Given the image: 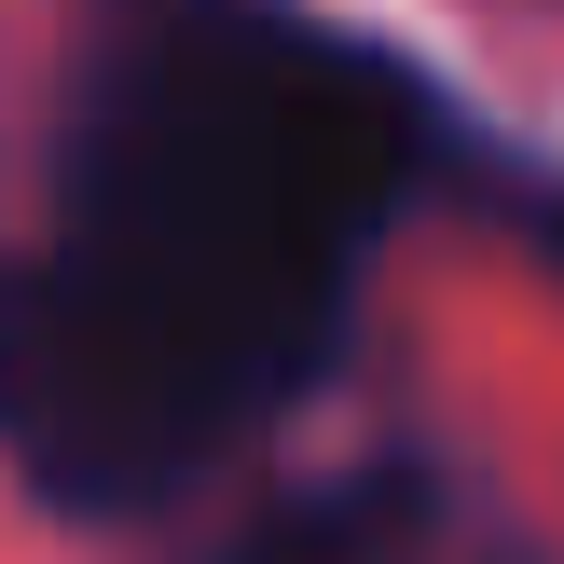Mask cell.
<instances>
[{
    "mask_svg": "<svg viewBox=\"0 0 564 564\" xmlns=\"http://www.w3.org/2000/svg\"><path fill=\"white\" fill-rule=\"evenodd\" d=\"M468 165L441 83L303 0H124L0 248V455L124 523L235 468L358 345L372 248Z\"/></svg>",
    "mask_w": 564,
    "mask_h": 564,
    "instance_id": "obj_1",
    "label": "cell"
},
{
    "mask_svg": "<svg viewBox=\"0 0 564 564\" xmlns=\"http://www.w3.org/2000/svg\"><path fill=\"white\" fill-rule=\"evenodd\" d=\"M413 551H427V496L358 468V482H303L275 510H248L207 564H413Z\"/></svg>",
    "mask_w": 564,
    "mask_h": 564,
    "instance_id": "obj_2",
    "label": "cell"
},
{
    "mask_svg": "<svg viewBox=\"0 0 564 564\" xmlns=\"http://www.w3.org/2000/svg\"><path fill=\"white\" fill-rule=\"evenodd\" d=\"M523 235H538L551 262H564V180H538V193H523Z\"/></svg>",
    "mask_w": 564,
    "mask_h": 564,
    "instance_id": "obj_3",
    "label": "cell"
}]
</instances>
